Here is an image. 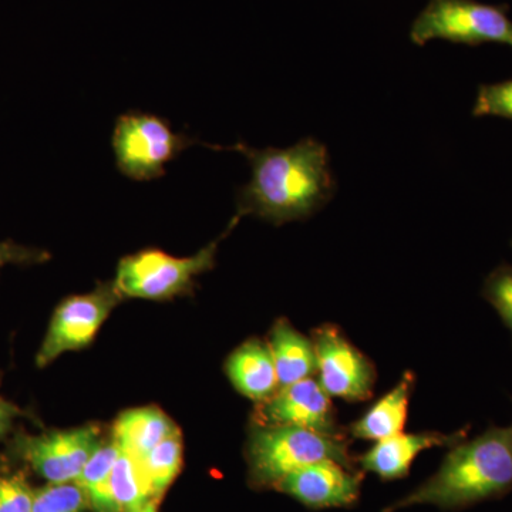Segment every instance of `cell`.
Instances as JSON below:
<instances>
[{"label":"cell","mask_w":512,"mask_h":512,"mask_svg":"<svg viewBox=\"0 0 512 512\" xmlns=\"http://www.w3.org/2000/svg\"><path fill=\"white\" fill-rule=\"evenodd\" d=\"M225 150L244 154L251 165V180L238 190L239 218L254 215L279 227L308 220L335 195L328 148L315 138H303L289 148L258 150L237 143Z\"/></svg>","instance_id":"1"},{"label":"cell","mask_w":512,"mask_h":512,"mask_svg":"<svg viewBox=\"0 0 512 512\" xmlns=\"http://www.w3.org/2000/svg\"><path fill=\"white\" fill-rule=\"evenodd\" d=\"M512 490V423L451 447L437 473L384 512L414 505L463 510Z\"/></svg>","instance_id":"2"},{"label":"cell","mask_w":512,"mask_h":512,"mask_svg":"<svg viewBox=\"0 0 512 512\" xmlns=\"http://www.w3.org/2000/svg\"><path fill=\"white\" fill-rule=\"evenodd\" d=\"M252 483L274 487L293 471L319 461H336L356 470L345 433L326 434L295 426L256 424L247 450Z\"/></svg>","instance_id":"3"},{"label":"cell","mask_w":512,"mask_h":512,"mask_svg":"<svg viewBox=\"0 0 512 512\" xmlns=\"http://www.w3.org/2000/svg\"><path fill=\"white\" fill-rule=\"evenodd\" d=\"M239 220L241 218L235 215L228 225V231L221 238L192 256L178 258L156 248H147L124 256L117 265L114 285L124 298L150 301H165L191 292L195 278L214 268L221 239L231 232Z\"/></svg>","instance_id":"4"},{"label":"cell","mask_w":512,"mask_h":512,"mask_svg":"<svg viewBox=\"0 0 512 512\" xmlns=\"http://www.w3.org/2000/svg\"><path fill=\"white\" fill-rule=\"evenodd\" d=\"M507 12V6L478 0H429L414 19L410 39L417 46L440 39L457 45L495 43L512 49V20Z\"/></svg>","instance_id":"5"},{"label":"cell","mask_w":512,"mask_h":512,"mask_svg":"<svg viewBox=\"0 0 512 512\" xmlns=\"http://www.w3.org/2000/svg\"><path fill=\"white\" fill-rule=\"evenodd\" d=\"M194 144H201V141L174 133L163 117L144 111L121 114L111 137L120 173L140 183L164 177L165 165Z\"/></svg>","instance_id":"6"},{"label":"cell","mask_w":512,"mask_h":512,"mask_svg":"<svg viewBox=\"0 0 512 512\" xmlns=\"http://www.w3.org/2000/svg\"><path fill=\"white\" fill-rule=\"evenodd\" d=\"M123 298L114 282H104L86 295L64 299L53 313L36 365L46 367L63 353L92 343L104 320Z\"/></svg>","instance_id":"7"},{"label":"cell","mask_w":512,"mask_h":512,"mask_svg":"<svg viewBox=\"0 0 512 512\" xmlns=\"http://www.w3.org/2000/svg\"><path fill=\"white\" fill-rule=\"evenodd\" d=\"M319 383L330 397L346 402L369 399L375 387L376 367L335 325L313 330Z\"/></svg>","instance_id":"8"},{"label":"cell","mask_w":512,"mask_h":512,"mask_svg":"<svg viewBox=\"0 0 512 512\" xmlns=\"http://www.w3.org/2000/svg\"><path fill=\"white\" fill-rule=\"evenodd\" d=\"M96 426L57 430L18 440L20 457L50 484L74 483L89 458L100 447Z\"/></svg>","instance_id":"9"},{"label":"cell","mask_w":512,"mask_h":512,"mask_svg":"<svg viewBox=\"0 0 512 512\" xmlns=\"http://www.w3.org/2000/svg\"><path fill=\"white\" fill-rule=\"evenodd\" d=\"M256 424L262 426H295L319 433L339 434L332 397L320 386L319 380L303 379L301 382L279 387L265 402H261Z\"/></svg>","instance_id":"10"},{"label":"cell","mask_w":512,"mask_h":512,"mask_svg":"<svg viewBox=\"0 0 512 512\" xmlns=\"http://www.w3.org/2000/svg\"><path fill=\"white\" fill-rule=\"evenodd\" d=\"M362 478L359 471L326 460L293 471L275 488L312 510L348 508L359 500Z\"/></svg>","instance_id":"11"},{"label":"cell","mask_w":512,"mask_h":512,"mask_svg":"<svg viewBox=\"0 0 512 512\" xmlns=\"http://www.w3.org/2000/svg\"><path fill=\"white\" fill-rule=\"evenodd\" d=\"M466 431L440 433V431H423V433H399L382 441L357 461L363 471L376 474L383 481L400 480L409 474L413 461L421 451L434 447H454L466 440Z\"/></svg>","instance_id":"12"},{"label":"cell","mask_w":512,"mask_h":512,"mask_svg":"<svg viewBox=\"0 0 512 512\" xmlns=\"http://www.w3.org/2000/svg\"><path fill=\"white\" fill-rule=\"evenodd\" d=\"M225 370L235 389L254 402H265L279 389L274 357L262 340L242 343L228 357Z\"/></svg>","instance_id":"13"},{"label":"cell","mask_w":512,"mask_h":512,"mask_svg":"<svg viewBox=\"0 0 512 512\" xmlns=\"http://www.w3.org/2000/svg\"><path fill=\"white\" fill-rule=\"evenodd\" d=\"M416 383L412 372L404 373L400 382L377 400L360 419L353 421L349 434L355 439L382 441L403 433L409 414L410 399Z\"/></svg>","instance_id":"14"},{"label":"cell","mask_w":512,"mask_h":512,"mask_svg":"<svg viewBox=\"0 0 512 512\" xmlns=\"http://www.w3.org/2000/svg\"><path fill=\"white\" fill-rule=\"evenodd\" d=\"M269 349L274 357L279 387L301 382L318 373L313 340L293 328L286 319H279L269 335Z\"/></svg>","instance_id":"15"},{"label":"cell","mask_w":512,"mask_h":512,"mask_svg":"<svg viewBox=\"0 0 512 512\" xmlns=\"http://www.w3.org/2000/svg\"><path fill=\"white\" fill-rule=\"evenodd\" d=\"M178 431L167 414L156 407H141L121 414L113 427V440L124 453L137 460Z\"/></svg>","instance_id":"16"},{"label":"cell","mask_w":512,"mask_h":512,"mask_svg":"<svg viewBox=\"0 0 512 512\" xmlns=\"http://www.w3.org/2000/svg\"><path fill=\"white\" fill-rule=\"evenodd\" d=\"M110 497L116 512H137L154 500L140 461L123 450L111 471Z\"/></svg>","instance_id":"17"},{"label":"cell","mask_w":512,"mask_h":512,"mask_svg":"<svg viewBox=\"0 0 512 512\" xmlns=\"http://www.w3.org/2000/svg\"><path fill=\"white\" fill-rule=\"evenodd\" d=\"M119 454L120 447L116 441L100 444L87 461L80 476L74 481L82 488L87 501L97 512H116L111 503L110 476Z\"/></svg>","instance_id":"18"},{"label":"cell","mask_w":512,"mask_h":512,"mask_svg":"<svg viewBox=\"0 0 512 512\" xmlns=\"http://www.w3.org/2000/svg\"><path fill=\"white\" fill-rule=\"evenodd\" d=\"M138 461L143 467L153 498H157L170 487L174 478L180 473L181 463H183L180 431H175L154 447L143 460Z\"/></svg>","instance_id":"19"},{"label":"cell","mask_w":512,"mask_h":512,"mask_svg":"<svg viewBox=\"0 0 512 512\" xmlns=\"http://www.w3.org/2000/svg\"><path fill=\"white\" fill-rule=\"evenodd\" d=\"M86 494L76 483L50 484L35 491L32 512H84Z\"/></svg>","instance_id":"20"},{"label":"cell","mask_w":512,"mask_h":512,"mask_svg":"<svg viewBox=\"0 0 512 512\" xmlns=\"http://www.w3.org/2000/svg\"><path fill=\"white\" fill-rule=\"evenodd\" d=\"M483 298L490 303L512 336V265L497 266L485 278Z\"/></svg>","instance_id":"21"},{"label":"cell","mask_w":512,"mask_h":512,"mask_svg":"<svg viewBox=\"0 0 512 512\" xmlns=\"http://www.w3.org/2000/svg\"><path fill=\"white\" fill-rule=\"evenodd\" d=\"M474 117H500L512 121V79L478 87Z\"/></svg>","instance_id":"22"},{"label":"cell","mask_w":512,"mask_h":512,"mask_svg":"<svg viewBox=\"0 0 512 512\" xmlns=\"http://www.w3.org/2000/svg\"><path fill=\"white\" fill-rule=\"evenodd\" d=\"M33 498L22 474H0V512H32Z\"/></svg>","instance_id":"23"},{"label":"cell","mask_w":512,"mask_h":512,"mask_svg":"<svg viewBox=\"0 0 512 512\" xmlns=\"http://www.w3.org/2000/svg\"><path fill=\"white\" fill-rule=\"evenodd\" d=\"M49 259L40 249L20 247L13 242H0V269L9 264H39Z\"/></svg>","instance_id":"24"},{"label":"cell","mask_w":512,"mask_h":512,"mask_svg":"<svg viewBox=\"0 0 512 512\" xmlns=\"http://www.w3.org/2000/svg\"><path fill=\"white\" fill-rule=\"evenodd\" d=\"M18 416H20V409L15 404L0 397V439L8 433L10 427H12L13 420Z\"/></svg>","instance_id":"25"},{"label":"cell","mask_w":512,"mask_h":512,"mask_svg":"<svg viewBox=\"0 0 512 512\" xmlns=\"http://www.w3.org/2000/svg\"><path fill=\"white\" fill-rule=\"evenodd\" d=\"M137 512H158L156 500L148 501V503L146 505H144V507L141 508V510H138Z\"/></svg>","instance_id":"26"}]
</instances>
